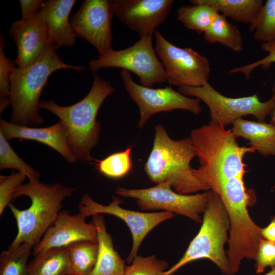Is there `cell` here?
<instances>
[{
    "instance_id": "7",
    "label": "cell",
    "mask_w": 275,
    "mask_h": 275,
    "mask_svg": "<svg viewBox=\"0 0 275 275\" xmlns=\"http://www.w3.org/2000/svg\"><path fill=\"white\" fill-rule=\"evenodd\" d=\"M230 221L225 206L219 196L212 191L203 213L202 225L180 260L162 275H173L186 264L199 259H208L225 275H232L226 252Z\"/></svg>"
},
{
    "instance_id": "26",
    "label": "cell",
    "mask_w": 275,
    "mask_h": 275,
    "mask_svg": "<svg viewBox=\"0 0 275 275\" xmlns=\"http://www.w3.org/2000/svg\"><path fill=\"white\" fill-rule=\"evenodd\" d=\"M192 5L182 6L177 10V18L188 30L204 33L219 13L212 7L190 1Z\"/></svg>"
},
{
    "instance_id": "11",
    "label": "cell",
    "mask_w": 275,
    "mask_h": 275,
    "mask_svg": "<svg viewBox=\"0 0 275 275\" xmlns=\"http://www.w3.org/2000/svg\"><path fill=\"white\" fill-rule=\"evenodd\" d=\"M155 50L166 73V80L179 87H201L208 82L210 63L190 47L181 48L167 40L156 30Z\"/></svg>"
},
{
    "instance_id": "5",
    "label": "cell",
    "mask_w": 275,
    "mask_h": 275,
    "mask_svg": "<svg viewBox=\"0 0 275 275\" xmlns=\"http://www.w3.org/2000/svg\"><path fill=\"white\" fill-rule=\"evenodd\" d=\"M243 177L231 178L214 192L222 200L229 218V248L226 254L232 275L238 271L243 259L254 260L263 238L261 228L249 213L248 207L256 200V197L253 191L246 188Z\"/></svg>"
},
{
    "instance_id": "14",
    "label": "cell",
    "mask_w": 275,
    "mask_h": 275,
    "mask_svg": "<svg viewBox=\"0 0 275 275\" xmlns=\"http://www.w3.org/2000/svg\"><path fill=\"white\" fill-rule=\"evenodd\" d=\"M114 14L113 1L86 0L70 22L76 36L86 40L102 55L113 49L111 26Z\"/></svg>"
},
{
    "instance_id": "33",
    "label": "cell",
    "mask_w": 275,
    "mask_h": 275,
    "mask_svg": "<svg viewBox=\"0 0 275 275\" xmlns=\"http://www.w3.org/2000/svg\"><path fill=\"white\" fill-rule=\"evenodd\" d=\"M26 176L21 172L14 171L10 175L0 176V215L13 200L18 188L23 184Z\"/></svg>"
},
{
    "instance_id": "39",
    "label": "cell",
    "mask_w": 275,
    "mask_h": 275,
    "mask_svg": "<svg viewBox=\"0 0 275 275\" xmlns=\"http://www.w3.org/2000/svg\"><path fill=\"white\" fill-rule=\"evenodd\" d=\"M264 275H275V267L270 269V270Z\"/></svg>"
},
{
    "instance_id": "2",
    "label": "cell",
    "mask_w": 275,
    "mask_h": 275,
    "mask_svg": "<svg viewBox=\"0 0 275 275\" xmlns=\"http://www.w3.org/2000/svg\"><path fill=\"white\" fill-rule=\"evenodd\" d=\"M92 87L87 95L78 102L68 106L58 105L52 99L40 100L39 109H44L57 116L65 126L69 147L81 161H94L92 149L99 141L101 125L97 115L105 99L115 91L105 79L94 73Z\"/></svg>"
},
{
    "instance_id": "21",
    "label": "cell",
    "mask_w": 275,
    "mask_h": 275,
    "mask_svg": "<svg viewBox=\"0 0 275 275\" xmlns=\"http://www.w3.org/2000/svg\"><path fill=\"white\" fill-rule=\"evenodd\" d=\"M231 130L236 138L249 141L248 145L262 156H275V126L270 123L241 118L233 123Z\"/></svg>"
},
{
    "instance_id": "9",
    "label": "cell",
    "mask_w": 275,
    "mask_h": 275,
    "mask_svg": "<svg viewBox=\"0 0 275 275\" xmlns=\"http://www.w3.org/2000/svg\"><path fill=\"white\" fill-rule=\"evenodd\" d=\"M179 92L203 101L210 111V122L224 128L247 115H252L257 121L265 122L274 104L273 96L263 102L257 94L237 98L226 96L216 91L208 81L201 87H179Z\"/></svg>"
},
{
    "instance_id": "28",
    "label": "cell",
    "mask_w": 275,
    "mask_h": 275,
    "mask_svg": "<svg viewBox=\"0 0 275 275\" xmlns=\"http://www.w3.org/2000/svg\"><path fill=\"white\" fill-rule=\"evenodd\" d=\"M132 147L114 153L103 159H95L93 163L99 172L105 177L118 179L127 175L132 169L131 153Z\"/></svg>"
},
{
    "instance_id": "3",
    "label": "cell",
    "mask_w": 275,
    "mask_h": 275,
    "mask_svg": "<svg viewBox=\"0 0 275 275\" xmlns=\"http://www.w3.org/2000/svg\"><path fill=\"white\" fill-rule=\"evenodd\" d=\"M76 190L75 187L61 183L46 184L39 180L20 185L13 200L26 196L31 200V205L22 210L11 203L9 205L17 227V234L9 248L26 243L34 249L56 221L61 211L63 202Z\"/></svg>"
},
{
    "instance_id": "8",
    "label": "cell",
    "mask_w": 275,
    "mask_h": 275,
    "mask_svg": "<svg viewBox=\"0 0 275 275\" xmlns=\"http://www.w3.org/2000/svg\"><path fill=\"white\" fill-rule=\"evenodd\" d=\"M152 36H143L128 48L113 49L99 55L89 62V70L94 74L102 68H121L135 73L139 77L141 85L148 88L164 82L167 81L165 71L153 47Z\"/></svg>"
},
{
    "instance_id": "38",
    "label": "cell",
    "mask_w": 275,
    "mask_h": 275,
    "mask_svg": "<svg viewBox=\"0 0 275 275\" xmlns=\"http://www.w3.org/2000/svg\"><path fill=\"white\" fill-rule=\"evenodd\" d=\"M272 96L274 98V104L270 113V123L275 126V82L273 84L271 88Z\"/></svg>"
},
{
    "instance_id": "18",
    "label": "cell",
    "mask_w": 275,
    "mask_h": 275,
    "mask_svg": "<svg viewBox=\"0 0 275 275\" xmlns=\"http://www.w3.org/2000/svg\"><path fill=\"white\" fill-rule=\"evenodd\" d=\"M0 131L8 141L19 139L40 142L57 151L70 163L77 160L69 147L67 131L61 121L40 128L18 125L1 119Z\"/></svg>"
},
{
    "instance_id": "16",
    "label": "cell",
    "mask_w": 275,
    "mask_h": 275,
    "mask_svg": "<svg viewBox=\"0 0 275 275\" xmlns=\"http://www.w3.org/2000/svg\"><path fill=\"white\" fill-rule=\"evenodd\" d=\"M79 212L71 214L61 210L52 225L34 248L35 256L53 248H65L82 241L98 242L97 229L91 222L88 223Z\"/></svg>"
},
{
    "instance_id": "30",
    "label": "cell",
    "mask_w": 275,
    "mask_h": 275,
    "mask_svg": "<svg viewBox=\"0 0 275 275\" xmlns=\"http://www.w3.org/2000/svg\"><path fill=\"white\" fill-rule=\"evenodd\" d=\"M11 169L23 173L29 181L39 180V172L26 163L14 151L0 131V170Z\"/></svg>"
},
{
    "instance_id": "10",
    "label": "cell",
    "mask_w": 275,
    "mask_h": 275,
    "mask_svg": "<svg viewBox=\"0 0 275 275\" xmlns=\"http://www.w3.org/2000/svg\"><path fill=\"white\" fill-rule=\"evenodd\" d=\"M115 193L124 198L136 199L142 210H161L186 216L198 223L202 222L201 214L212 194V190L194 195L179 194L172 190L169 182L141 189L119 187Z\"/></svg>"
},
{
    "instance_id": "1",
    "label": "cell",
    "mask_w": 275,
    "mask_h": 275,
    "mask_svg": "<svg viewBox=\"0 0 275 275\" xmlns=\"http://www.w3.org/2000/svg\"><path fill=\"white\" fill-rule=\"evenodd\" d=\"M189 138L200 163L194 173L214 192L226 181L244 177V157L256 151L252 146H240L231 129L210 122L192 130Z\"/></svg>"
},
{
    "instance_id": "19",
    "label": "cell",
    "mask_w": 275,
    "mask_h": 275,
    "mask_svg": "<svg viewBox=\"0 0 275 275\" xmlns=\"http://www.w3.org/2000/svg\"><path fill=\"white\" fill-rule=\"evenodd\" d=\"M75 0L44 1L39 14L47 29V47L53 45L57 50L63 47H71L76 36L70 24L69 15Z\"/></svg>"
},
{
    "instance_id": "4",
    "label": "cell",
    "mask_w": 275,
    "mask_h": 275,
    "mask_svg": "<svg viewBox=\"0 0 275 275\" xmlns=\"http://www.w3.org/2000/svg\"><path fill=\"white\" fill-rule=\"evenodd\" d=\"M154 129L153 147L144 165L149 179L156 184L169 182L176 192L184 195L209 190L190 166L196 156L190 138L174 140L162 125Z\"/></svg>"
},
{
    "instance_id": "6",
    "label": "cell",
    "mask_w": 275,
    "mask_h": 275,
    "mask_svg": "<svg viewBox=\"0 0 275 275\" xmlns=\"http://www.w3.org/2000/svg\"><path fill=\"white\" fill-rule=\"evenodd\" d=\"M66 69L80 72L86 69L84 66L66 64L57 54L53 45L48 47L33 64L16 67L10 80L9 98L12 106L10 122L30 127L43 124L44 120L39 114L42 91L53 72Z\"/></svg>"
},
{
    "instance_id": "22",
    "label": "cell",
    "mask_w": 275,
    "mask_h": 275,
    "mask_svg": "<svg viewBox=\"0 0 275 275\" xmlns=\"http://www.w3.org/2000/svg\"><path fill=\"white\" fill-rule=\"evenodd\" d=\"M214 8L218 13L233 20L250 25L263 6L262 0H194Z\"/></svg>"
},
{
    "instance_id": "31",
    "label": "cell",
    "mask_w": 275,
    "mask_h": 275,
    "mask_svg": "<svg viewBox=\"0 0 275 275\" xmlns=\"http://www.w3.org/2000/svg\"><path fill=\"white\" fill-rule=\"evenodd\" d=\"M6 39L0 36V114L11 104L9 98L10 80L15 70V62L5 54L4 47Z\"/></svg>"
},
{
    "instance_id": "12",
    "label": "cell",
    "mask_w": 275,
    "mask_h": 275,
    "mask_svg": "<svg viewBox=\"0 0 275 275\" xmlns=\"http://www.w3.org/2000/svg\"><path fill=\"white\" fill-rule=\"evenodd\" d=\"M121 77L125 89L140 109V119L138 123L142 128L153 115L174 109H184L195 115L202 112L200 100L191 98L170 86L163 88H148L136 83L130 72L122 70Z\"/></svg>"
},
{
    "instance_id": "24",
    "label": "cell",
    "mask_w": 275,
    "mask_h": 275,
    "mask_svg": "<svg viewBox=\"0 0 275 275\" xmlns=\"http://www.w3.org/2000/svg\"><path fill=\"white\" fill-rule=\"evenodd\" d=\"M206 41L210 44L219 43L235 52L243 48L241 32L236 25L229 22L224 15L219 13L203 33Z\"/></svg>"
},
{
    "instance_id": "35",
    "label": "cell",
    "mask_w": 275,
    "mask_h": 275,
    "mask_svg": "<svg viewBox=\"0 0 275 275\" xmlns=\"http://www.w3.org/2000/svg\"><path fill=\"white\" fill-rule=\"evenodd\" d=\"M257 274L263 273L268 267H275V242L262 238L254 259Z\"/></svg>"
},
{
    "instance_id": "37",
    "label": "cell",
    "mask_w": 275,
    "mask_h": 275,
    "mask_svg": "<svg viewBox=\"0 0 275 275\" xmlns=\"http://www.w3.org/2000/svg\"><path fill=\"white\" fill-rule=\"evenodd\" d=\"M261 235L263 239L275 242V215L272 216L269 224L261 228Z\"/></svg>"
},
{
    "instance_id": "36",
    "label": "cell",
    "mask_w": 275,
    "mask_h": 275,
    "mask_svg": "<svg viewBox=\"0 0 275 275\" xmlns=\"http://www.w3.org/2000/svg\"><path fill=\"white\" fill-rule=\"evenodd\" d=\"M22 20H29L39 13L44 2L42 0H19Z\"/></svg>"
},
{
    "instance_id": "13",
    "label": "cell",
    "mask_w": 275,
    "mask_h": 275,
    "mask_svg": "<svg viewBox=\"0 0 275 275\" xmlns=\"http://www.w3.org/2000/svg\"><path fill=\"white\" fill-rule=\"evenodd\" d=\"M122 201L116 196L108 205L94 201L85 194L79 201L78 212L85 217L95 214H108L123 220L130 229L132 238L131 251L126 261L130 264L138 255L140 246L147 234L160 223L171 219L175 214L168 211L140 212L124 209L120 206Z\"/></svg>"
},
{
    "instance_id": "29",
    "label": "cell",
    "mask_w": 275,
    "mask_h": 275,
    "mask_svg": "<svg viewBox=\"0 0 275 275\" xmlns=\"http://www.w3.org/2000/svg\"><path fill=\"white\" fill-rule=\"evenodd\" d=\"M255 40L262 43L275 41V0L263 4L253 22L250 25Z\"/></svg>"
},
{
    "instance_id": "25",
    "label": "cell",
    "mask_w": 275,
    "mask_h": 275,
    "mask_svg": "<svg viewBox=\"0 0 275 275\" xmlns=\"http://www.w3.org/2000/svg\"><path fill=\"white\" fill-rule=\"evenodd\" d=\"M65 248L69 262L68 275H88L97 259L98 242L79 241Z\"/></svg>"
},
{
    "instance_id": "23",
    "label": "cell",
    "mask_w": 275,
    "mask_h": 275,
    "mask_svg": "<svg viewBox=\"0 0 275 275\" xmlns=\"http://www.w3.org/2000/svg\"><path fill=\"white\" fill-rule=\"evenodd\" d=\"M29 263L28 275H68L66 248H53L34 256Z\"/></svg>"
},
{
    "instance_id": "15",
    "label": "cell",
    "mask_w": 275,
    "mask_h": 275,
    "mask_svg": "<svg viewBox=\"0 0 275 275\" xmlns=\"http://www.w3.org/2000/svg\"><path fill=\"white\" fill-rule=\"evenodd\" d=\"M115 14L142 37L153 35L166 20L173 0H113Z\"/></svg>"
},
{
    "instance_id": "27",
    "label": "cell",
    "mask_w": 275,
    "mask_h": 275,
    "mask_svg": "<svg viewBox=\"0 0 275 275\" xmlns=\"http://www.w3.org/2000/svg\"><path fill=\"white\" fill-rule=\"evenodd\" d=\"M33 247L23 243L0 255V275H28V259Z\"/></svg>"
},
{
    "instance_id": "20",
    "label": "cell",
    "mask_w": 275,
    "mask_h": 275,
    "mask_svg": "<svg viewBox=\"0 0 275 275\" xmlns=\"http://www.w3.org/2000/svg\"><path fill=\"white\" fill-rule=\"evenodd\" d=\"M92 216V222L97 229L99 250L95 264L88 275H123L126 265L115 249L103 215Z\"/></svg>"
},
{
    "instance_id": "32",
    "label": "cell",
    "mask_w": 275,
    "mask_h": 275,
    "mask_svg": "<svg viewBox=\"0 0 275 275\" xmlns=\"http://www.w3.org/2000/svg\"><path fill=\"white\" fill-rule=\"evenodd\" d=\"M168 268V263L158 259L155 255H137L130 265L125 266L123 275H162Z\"/></svg>"
},
{
    "instance_id": "34",
    "label": "cell",
    "mask_w": 275,
    "mask_h": 275,
    "mask_svg": "<svg viewBox=\"0 0 275 275\" xmlns=\"http://www.w3.org/2000/svg\"><path fill=\"white\" fill-rule=\"evenodd\" d=\"M261 48L268 53L267 56L255 62L234 68L228 73H240L244 75L246 79H249L253 70L258 67L261 66L264 70L269 69L271 65L275 63V41L262 43Z\"/></svg>"
},
{
    "instance_id": "17",
    "label": "cell",
    "mask_w": 275,
    "mask_h": 275,
    "mask_svg": "<svg viewBox=\"0 0 275 275\" xmlns=\"http://www.w3.org/2000/svg\"><path fill=\"white\" fill-rule=\"evenodd\" d=\"M9 32L17 48L14 62L17 67L24 68L33 64L47 48V26L39 13L30 19L15 21L11 25Z\"/></svg>"
}]
</instances>
